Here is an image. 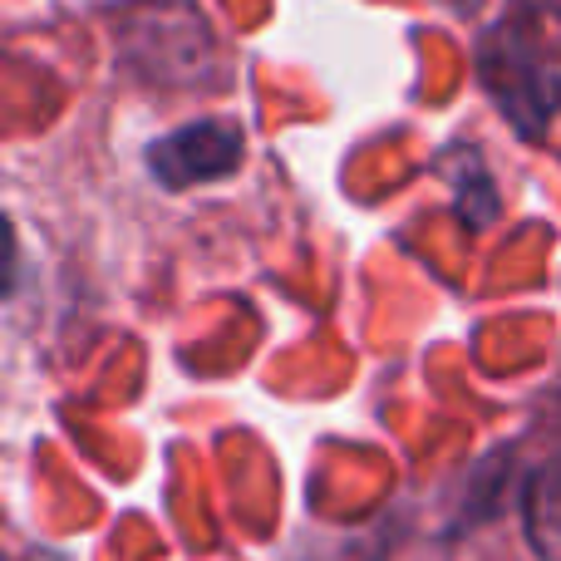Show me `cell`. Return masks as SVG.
Instances as JSON below:
<instances>
[{"mask_svg":"<svg viewBox=\"0 0 561 561\" xmlns=\"http://www.w3.org/2000/svg\"><path fill=\"white\" fill-rule=\"evenodd\" d=\"M118 55L148 79H203L213 30L193 0H128L118 15Z\"/></svg>","mask_w":561,"mask_h":561,"instance_id":"1","label":"cell"},{"mask_svg":"<svg viewBox=\"0 0 561 561\" xmlns=\"http://www.w3.org/2000/svg\"><path fill=\"white\" fill-rule=\"evenodd\" d=\"M557 463H561V454H557Z\"/></svg>","mask_w":561,"mask_h":561,"instance_id":"5","label":"cell"},{"mask_svg":"<svg viewBox=\"0 0 561 561\" xmlns=\"http://www.w3.org/2000/svg\"><path fill=\"white\" fill-rule=\"evenodd\" d=\"M523 523H527V542H533L537 561H561V463L557 458L527 478Z\"/></svg>","mask_w":561,"mask_h":561,"instance_id":"4","label":"cell"},{"mask_svg":"<svg viewBox=\"0 0 561 561\" xmlns=\"http://www.w3.org/2000/svg\"><path fill=\"white\" fill-rule=\"evenodd\" d=\"M483 79H488V94L497 99V108H503L527 138H537V128L547 124V114H552L557 99H561L557 69L547 65V59L537 55L533 39H523L513 25L488 35Z\"/></svg>","mask_w":561,"mask_h":561,"instance_id":"2","label":"cell"},{"mask_svg":"<svg viewBox=\"0 0 561 561\" xmlns=\"http://www.w3.org/2000/svg\"><path fill=\"white\" fill-rule=\"evenodd\" d=\"M242 148H247L242 128L222 124V118H203V124H187L178 134L158 138L148 148V168H153V178L163 187H197L237 173Z\"/></svg>","mask_w":561,"mask_h":561,"instance_id":"3","label":"cell"}]
</instances>
